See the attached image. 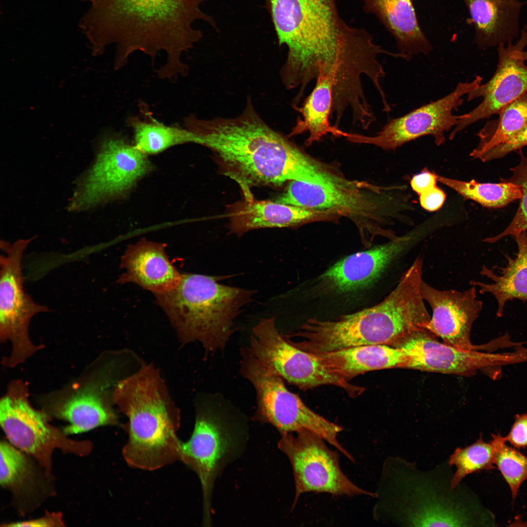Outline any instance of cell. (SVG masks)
<instances>
[{
  "instance_id": "obj_18",
  "label": "cell",
  "mask_w": 527,
  "mask_h": 527,
  "mask_svg": "<svg viewBox=\"0 0 527 527\" xmlns=\"http://www.w3.org/2000/svg\"><path fill=\"white\" fill-rule=\"evenodd\" d=\"M527 46V24L515 43L501 44L497 47L498 63L494 74L487 82L467 95L468 101L482 97V102L468 113L460 115L450 134V140L471 124L498 114L527 91V66L521 57Z\"/></svg>"
},
{
  "instance_id": "obj_16",
  "label": "cell",
  "mask_w": 527,
  "mask_h": 527,
  "mask_svg": "<svg viewBox=\"0 0 527 527\" xmlns=\"http://www.w3.org/2000/svg\"><path fill=\"white\" fill-rule=\"evenodd\" d=\"M482 80L481 77L477 76L471 82H459L446 96L390 120L374 136L345 132V137L354 143L394 150L417 138L430 135L435 143L440 145L445 141V133L457 123L460 115H454L453 111L462 104L463 97L477 88Z\"/></svg>"
},
{
  "instance_id": "obj_28",
  "label": "cell",
  "mask_w": 527,
  "mask_h": 527,
  "mask_svg": "<svg viewBox=\"0 0 527 527\" xmlns=\"http://www.w3.org/2000/svg\"><path fill=\"white\" fill-rule=\"evenodd\" d=\"M139 114L129 117L127 125L134 134V145L143 154L154 155L174 146L195 142L193 133L176 125H167L156 119L144 102L139 104Z\"/></svg>"
},
{
  "instance_id": "obj_31",
  "label": "cell",
  "mask_w": 527,
  "mask_h": 527,
  "mask_svg": "<svg viewBox=\"0 0 527 527\" xmlns=\"http://www.w3.org/2000/svg\"><path fill=\"white\" fill-rule=\"evenodd\" d=\"M437 181L456 191L465 199L491 208H501L522 197L520 185L508 182L482 183L474 180L464 181L436 173Z\"/></svg>"
},
{
  "instance_id": "obj_34",
  "label": "cell",
  "mask_w": 527,
  "mask_h": 527,
  "mask_svg": "<svg viewBox=\"0 0 527 527\" xmlns=\"http://www.w3.org/2000/svg\"><path fill=\"white\" fill-rule=\"evenodd\" d=\"M447 461L456 468L451 480L454 488L460 485L467 475L495 467L492 446L490 442H485L482 435L473 444L456 448Z\"/></svg>"
},
{
  "instance_id": "obj_36",
  "label": "cell",
  "mask_w": 527,
  "mask_h": 527,
  "mask_svg": "<svg viewBox=\"0 0 527 527\" xmlns=\"http://www.w3.org/2000/svg\"><path fill=\"white\" fill-rule=\"evenodd\" d=\"M527 145V124L514 135L481 154L477 159L483 162L504 157Z\"/></svg>"
},
{
  "instance_id": "obj_40",
  "label": "cell",
  "mask_w": 527,
  "mask_h": 527,
  "mask_svg": "<svg viewBox=\"0 0 527 527\" xmlns=\"http://www.w3.org/2000/svg\"><path fill=\"white\" fill-rule=\"evenodd\" d=\"M5 527H60L64 526L62 516L59 512L47 513L39 519L4 525Z\"/></svg>"
},
{
  "instance_id": "obj_7",
  "label": "cell",
  "mask_w": 527,
  "mask_h": 527,
  "mask_svg": "<svg viewBox=\"0 0 527 527\" xmlns=\"http://www.w3.org/2000/svg\"><path fill=\"white\" fill-rule=\"evenodd\" d=\"M226 278L184 273L173 289L155 294L183 345L198 342L207 353L225 347L233 321L257 292L218 283Z\"/></svg>"
},
{
  "instance_id": "obj_22",
  "label": "cell",
  "mask_w": 527,
  "mask_h": 527,
  "mask_svg": "<svg viewBox=\"0 0 527 527\" xmlns=\"http://www.w3.org/2000/svg\"><path fill=\"white\" fill-rule=\"evenodd\" d=\"M165 247L144 239L129 245L121 258V267L125 271L118 282L135 283L154 294L173 289L182 274L170 261Z\"/></svg>"
},
{
  "instance_id": "obj_2",
  "label": "cell",
  "mask_w": 527,
  "mask_h": 527,
  "mask_svg": "<svg viewBox=\"0 0 527 527\" xmlns=\"http://www.w3.org/2000/svg\"><path fill=\"white\" fill-rule=\"evenodd\" d=\"M195 143L210 149L223 173L240 186L244 199H254L255 186H278L290 181L314 183L328 171L270 127L248 98L238 116L203 119L184 118Z\"/></svg>"
},
{
  "instance_id": "obj_1",
  "label": "cell",
  "mask_w": 527,
  "mask_h": 527,
  "mask_svg": "<svg viewBox=\"0 0 527 527\" xmlns=\"http://www.w3.org/2000/svg\"><path fill=\"white\" fill-rule=\"evenodd\" d=\"M91 6L81 20L91 43L103 51L115 47L114 65L122 68L131 55L140 51L156 59L166 57L164 68L170 72L183 69V53L203 37L195 25L198 21L217 28L215 20L203 10L208 0H79Z\"/></svg>"
},
{
  "instance_id": "obj_37",
  "label": "cell",
  "mask_w": 527,
  "mask_h": 527,
  "mask_svg": "<svg viewBox=\"0 0 527 527\" xmlns=\"http://www.w3.org/2000/svg\"><path fill=\"white\" fill-rule=\"evenodd\" d=\"M504 438L518 449L527 447V412L515 416L509 432Z\"/></svg>"
},
{
  "instance_id": "obj_41",
  "label": "cell",
  "mask_w": 527,
  "mask_h": 527,
  "mask_svg": "<svg viewBox=\"0 0 527 527\" xmlns=\"http://www.w3.org/2000/svg\"><path fill=\"white\" fill-rule=\"evenodd\" d=\"M513 352L517 357L518 363L527 361V348L518 347Z\"/></svg>"
},
{
  "instance_id": "obj_42",
  "label": "cell",
  "mask_w": 527,
  "mask_h": 527,
  "mask_svg": "<svg viewBox=\"0 0 527 527\" xmlns=\"http://www.w3.org/2000/svg\"><path fill=\"white\" fill-rule=\"evenodd\" d=\"M521 57L524 61L527 60V51H523L521 53Z\"/></svg>"
},
{
  "instance_id": "obj_5",
  "label": "cell",
  "mask_w": 527,
  "mask_h": 527,
  "mask_svg": "<svg viewBox=\"0 0 527 527\" xmlns=\"http://www.w3.org/2000/svg\"><path fill=\"white\" fill-rule=\"evenodd\" d=\"M113 397L117 411L128 419L122 454L129 466L153 471L180 460V410L158 368L143 363L118 383Z\"/></svg>"
},
{
  "instance_id": "obj_29",
  "label": "cell",
  "mask_w": 527,
  "mask_h": 527,
  "mask_svg": "<svg viewBox=\"0 0 527 527\" xmlns=\"http://www.w3.org/2000/svg\"><path fill=\"white\" fill-rule=\"evenodd\" d=\"M365 1L367 9L381 18L390 28L401 48L405 51V52L426 53L429 51L430 45L420 29L410 1L365 0Z\"/></svg>"
},
{
  "instance_id": "obj_27",
  "label": "cell",
  "mask_w": 527,
  "mask_h": 527,
  "mask_svg": "<svg viewBox=\"0 0 527 527\" xmlns=\"http://www.w3.org/2000/svg\"><path fill=\"white\" fill-rule=\"evenodd\" d=\"M333 104V82L329 77L320 76L311 92L296 109L300 114L288 137L308 133L305 144L319 142L328 134L342 136L344 131L333 125L331 116Z\"/></svg>"
},
{
  "instance_id": "obj_35",
  "label": "cell",
  "mask_w": 527,
  "mask_h": 527,
  "mask_svg": "<svg viewBox=\"0 0 527 527\" xmlns=\"http://www.w3.org/2000/svg\"><path fill=\"white\" fill-rule=\"evenodd\" d=\"M520 161L510 168L511 175L500 181L518 184L522 189V197L516 213L506 228L497 235L486 238V243H493L509 236H514L527 230V157L520 152Z\"/></svg>"
},
{
  "instance_id": "obj_26",
  "label": "cell",
  "mask_w": 527,
  "mask_h": 527,
  "mask_svg": "<svg viewBox=\"0 0 527 527\" xmlns=\"http://www.w3.org/2000/svg\"><path fill=\"white\" fill-rule=\"evenodd\" d=\"M517 246V253L513 258L506 256L507 264L499 268V274L484 265L481 274L489 278L491 283L471 281V285L479 288L480 293H488L496 299V315L501 317L507 302L513 299L527 301V231L512 236Z\"/></svg>"
},
{
  "instance_id": "obj_25",
  "label": "cell",
  "mask_w": 527,
  "mask_h": 527,
  "mask_svg": "<svg viewBox=\"0 0 527 527\" xmlns=\"http://www.w3.org/2000/svg\"><path fill=\"white\" fill-rule=\"evenodd\" d=\"M483 48L512 42L519 33L524 2L519 0H465Z\"/></svg>"
},
{
  "instance_id": "obj_10",
  "label": "cell",
  "mask_w": 527,
  "mask_h": 527,
  "mask_svg": "<svg viewBox=\"0 0 527 527\" xmlns=\"http://www.w3.org/2000/svg\"><path fill=\"white\" fill-rule=\"evenodd\" d=\"M241 353V374L251 383L256 394L253 421L271 425L281 435L304 430L313 432L355 462L338 439L339 433L343 430L341 426L309 408L287 388L283 378L262 364L246 348H243Z\"/></svg>"
},
{
  "instance_id": "obj_19",
  "label": "cell",
  "mask_w": 527,
  "mask_h": 527,
  "mask_svg": "<svg viewBox=\"0 0 527 527\" xmlns=\"http://www.w3.org/2000/svg\"><path fill=\"white\" fill-rule=\"evenodd\" d=\"M422 224L397 240L343 258L316 279L324 293L345 294L362 290L374 283L397 257L427 234Z\"/></svg>"
},
{
  "instance_id": "obj_14",
  "label": "cell",
  "mask_w": 527,
  "mask_h": 527,
  "mask_svg": "<svg viewBox=\"0 0 527 527\" xmlns=\"http://www.w3.org/2000/svg\"><path fill=\"white\" fill-rule=\"evenodd\" d=\"M31 241L20 239L12 244L1 242L4 254L0 257V336L1 341H8L12 345L10 356L3 361L9 366L24 362L40 349L31 342L29 325L35 315L49 311L24 290L21 261Z\"/></svg>"
},
{
  "instance_id": "obj_11",
  "label": "cell",
  "mask_w": 527,
  "mask_h": 527,
  "mask_svg": "<svg viewBox=\"0 0 527 527\" xmlns=\"http://www.w3.org/2000/svg\"><path fill=\"white\" fill-rule=\"evenodd\" d=\"M49 418L46 412L31 405L27 387L21 382L12 383L0 400V424L10 443L35 458L47 477L51 474L55 449L83 456L92 448L89 441L68 438L49 424Z\"/></svg>"
},
{
  "instance_id": "obj_17",
  "label": "cell",
  "mask_w": 527,
  "mask_h": 527,
  "mask_svg": "<svg viewBox=\"0 0 527 527\" xmlns=\"http://www.w3.org/2000/svg\"><path fill=\"white\" fill-rule=\"evenodd\" d=\"M147 155L121 137L102 142L97 159L73 203L82 208L126 194L152 169Z\"/></svg>"
},
{
  "instance_id": "obj_9",
  "label": "cell",
  "mask_w": 527,
  "mask_h": 527,
  "mask_svg": "<svg viewBox=\"0 0 527 527\" xmlns=\"http://www.w3.org/2000/svg\"><path fill=\"white\" fill-rule=\"evenodd\" d=\"M189 439L182 442L180 461L193 470L201 483L203 525L210 527L213 510L212 496L215 481L223 469L239 458L248 439L243 417L199 400Z\"/></svg>"
},
{
  "instance_id": "obj_33",
  "label": "cell",
  "mask_w": 527,
  "mask_h": 527,
  "mask_svg": "<svg viewBox=\"0 0 527 527\" xmlns=\"http://www.w3.org/2000/svg\"><path fill=\"white\" fill-rule=\"evenodd\" d=\"M493 463L507 484L514 501L520 487L527 480V457L510 446L500 434H492Z\"/></svg>"
},
{
  "instance_id": "obj_23",
  "label": "cell",
  "mask_w": 527,
  "mask_h": 527,
  "mask_svg": "<svg viewBox=\"0 0 527 527\" xmlns=\"http://www.w3.org/2000/svg\"><path fill=\"white\" fill-rule=\"evenodd\" d=\"M229 231L241 236L263 228L291 227L324 218L334 213L284 204L271 201L244 199L228 207Z\"/></svg>"
},
{
  "instance_id": "obj_6",
  "label": "cell",
  "mask_w": 527,
  "mask_h": 527,
  "mask_svg": "<svg viewBox=\"0 0 527 527\" xmlns=\"http://www.w3.org/2000/svg\"><path fill=\"white\" fill-rule=\"evenodd\" d=\"M422 309L414 294L397 285L378 304L334 319L310 318L286 337L297 347L313 354L356 346L386 345L417 329Z\"/></svg>"
},
{
  "instance_id": "obj_38",
  "label": "cell",
  "mask_w": 527,
  "mask_h": 527,
  "mask_svg": "<svg viewBox=\"0 0 527 527\" xmlns=\"http://www.w3.org/2000/svg\"><path fill=\"white\" fill-rule=\"evenodd\" d=\"M446 199L445 192L437 185L419 196L421 206L430 212L440 209L444 204Z\"/></svg>"
},
{
  "instance_id": "obj_3",
  "label": "cell",
  "mask_w": 527,
  "mask_h": 527,
  "mask_svg": "<svg viewBox=\"0 0 527 527\" xmlns=\"http://www.w3.org/2000/svg\"><path fill=\"white\" fill-rule=\"evenodd\" d=\"M278 42L287 48L281 70L284 82L307 84L320 75L341 81L356 73L374 43L363 29L341 18L336 0H263Z\"/></svg>"
},
{
  "instance_id": "obj_32",
  "label": "cell",
  "mask_w": 527,
  "mask_h": 527,
  "mask_svg": "<svg viewBox=\"0 0 527 527\" xmlns=\"http://www.w3.org/2000/svg\"><path fill=\"white\" fill-rule=\"evenodd\" d=\"M22 451L5 441L0 444V484L17 494L32 483L35 469Z\"/></svg>"
},
{
  "instance_id": "obj_15",
  "label": "cell",
  "mask_w": 527,
  "mask_h": 527,
  "mask_svg": "<svg viewBox=\"0 0 527 527\" xmlns=\"http://www.w3.org/2000/svg\"><path fill=\"white\" fill-rule=\"evenodd\" d=\"M130 374L127 362L117 356L102 358L90 382L77 385L50 407L47 414L68 422L63 431L78 434L103 426L121 425L114 409L115 385Z\"/></svg>"
},
{
  "instance_id": "obj_24",
  "label": "cell",
  "mask_w": 527,
  "mask_h": 527,
  "mask_svg": "<svg viewBox=\"0 0 527 527\" xmlns=\"http://www.w3.org/2000/svg\"><path fill=\"white\" fill-rule=\"evenodd\" d=\"M315 355L328 370L347 382L374 370L409 368L412 359L404 350L386 345H362Z\"/></svg>"
},
{
  "instance_id": "obj_30",
  "label": "cell",
  "mask_w": 527,
  "mask_h": 527,
  "mask_svg": "<svg viewBox=\"0 0 527 527\" xmlns=\"http://www.w3.org/2000/svg\"><path fill=\"white\" fill-rule=\"evenodd\" d=\"M498 119L487 122L477 133L479 141L470 153L478 159L483 153L507 140L527 124V91L497 114Z\"/></svg>"
},
{
  "instance_id": "obj_39",
  "label": "cell",
  "mask_w": 527,
  "mask_h": 527,
  "mask_svg": "<svg viewBox=\"0 0 527 527\" xmlns=\"http://www.w3.org/2000/svg\"><path fill=\"white\" fill-rule=\"evenodd\" d=\"M436 173L430 171L427 168L413 176L410 180L412 190L419 196L437 186Z\"/></svg>"
},
{
  "instance_id": "obj_43",
  "label": "cell",
  "mask_w": 527,
  "mask_h": 527,
  "mask_svg": "<svg viewBox=\"0 0 527 527\" xmlns=\"http://www.w3.org/2000/svg\"><path fill=\"white\" fill-rule=\"evenodd\" d=\"M405 0L410 1V0Z\"/></svg>"
},
{
  "instance_id": "obj_4",
  "label": "cell",
  "mask_w": 527,
  "mask_h": 527,
  "mask_svg": "<svg viewBox=\"0 0 527 527\" xmlns=\"http://www.w3.org/2000/svg\"><path fill=\"white\" fill-rule=\"evenodd\" d=\"M451 467L447 461L424 470L403 458H387L375 492L374 518L410 527H473L491 523V514L466 485L461 483L453 487Z\"/></svg>"
},
{
  "instance_id": "obj_21",
  "label": "cell",
  "mask_w": 527,
  "mask_h": 527,
  "mask_svg": "<svg viewBox=\"0 0 527 527\" xmlns=\"http://www.w3.org/2000/svg\"><path fill=\"white\" fill-rule=\"evenodd\" d=\"M421 291L432 311L424 328L451 346L466 350L481 348L472 345L470 339L472 324L483 308L475 286L463 291L440 290L423 280Z\"/></svg>"
},
{
  "instance_id": "obj_13",
  "label": "cell",
  "mask_w": 527,
  "mask_h": 527,
  "mask_svg": "<svg viewBox=\"0 0 527 527\" xmlns=\"http://www.w3.org/2000/svg\"><path fill=\"white\" fill-rule=\"evenodd\" d=\"M246 348L269 370L301 389L332 385L353 397L364 390L331 372L316 355L289 342L277 328L274 317L262 319L253 327Z\"/></svg>"
},
{
  "instance_id": "obj_12",
  "label": "cell",
  "mask_w": 527,
  "mask_h": 527,
  "mask_svg": "<svg viewBox=\"0 0 527 527\" xmlns=\"http://www.w3.org/2000/svg\"><path fill=\"white\" fill-rule=\"evenodd\" d=\"M281 436L278 446L288 458L294 478L292 509L306 492L375 497V492L359 487L347 478L340 467L339 451L330 449L321 436L307 430Z\"/></svg>"
},
{
  "instance_id": "obj_8",
  "label": "cell",
  "mask_w": 527,
  "mask_h": 527,
  "mask_svg": "<svg viewBox=\"0 0 527 527\" xmlns=\"http://www.w3.org/2000/svg\"><path fill=\"white\" fill-rule=\"evenodd\" d=\"M405 187L376 186L329 172L317 182L291 181L275 201L345 216L355 223L363 243L368 247L377 235L390 240L399 238L394 232L382 228L380 223L395 217L406 207L405 200L398 198L397 194Z\"/></svg>"
},
{
  "instance_id": "obj_20",
  "label": "cell",
  "mask_w": 527,
  "mask_h": 527,
  "mask_svg": "<svg viewBox=\"0 0 527 527\" xmlns=\"http://www.w3.org/2000/svg\"><path fill=\"white\" fill-rule=\"evenodd\" d=\"M391 346L411 356L410 369L459 375H470L482 368L506 365L509 359L507 353H484L441 343L423 328L411 331Z\"/></svg>"
}]
</instances>
